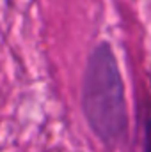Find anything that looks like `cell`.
Masks as SVG:
<instances>
[{"mask_svg": "<svg viewBox=\"0 0 151 152\" xmlns=\"http://www.w3.org/2000/svg\"><path fill=\"white\" fill-rule=\"evenodd\" d=\"M82 110L93 133L107 145H117L128 131L124 83L115 55L100 42L89 55L82 80Z\"/></svg>", "mask_w": 151, "mask_h": 152, "instance_id": "1", "label": "cell"}]
</instances>
